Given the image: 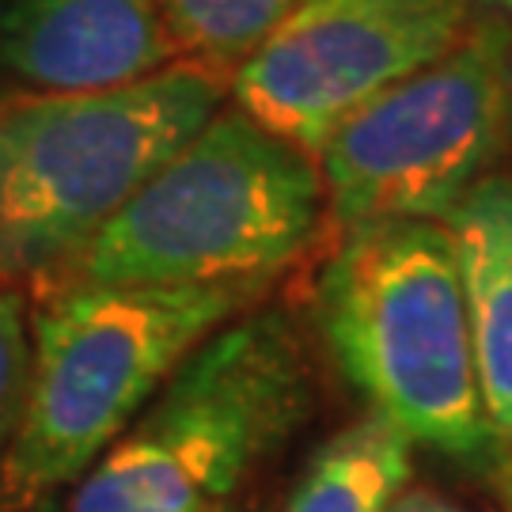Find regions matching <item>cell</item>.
<instances>
[{"label": "cell", "instance_id": "6da1fadb", "mask_svg": "<svg viewBox=\"0 0 512 512\" xmlns=\"http://www.w3.org/2000/svg\"><path fill=\"white\" fill-rule=\"evenodd\" d=\"M323 220L315 156L224 103L80 247L61 289L262 285L308 251Z\"/></svg>", "mask_w": 512, "mask_h": 512}, {"label": "cell", "instance_id": "7a4b0ae2", "mask_svg": "<svg viewBox=\"0 0 512 512\" xmlns=\"http://www.w3.org/2000/svg\"><path fill=\"white\" fill-rule=\"evenodd\" d=\"M258 293V281L57 289L35 323L27 395L0 456V512H35L88 475L186 357Z\"/></svg>", "mask_w": 512, "mask_h": 512}, {"label": "cell", "instance_id": "3957f363", "mask_svg": "<svg viewBox=\"0 0 512 512\" xmlns=\"http://www.w3.org/2000/svg\"><path fill=\"white\" fill-rule=\"evenodd\" d=\"M232 95L190 61L126 88L0 99V277H61Z\"/></svg>", "mask_w": 512, "mask_h": 512}, {"label": "cell", "instance_id": "277c9868", "mask_svg": "<svg viewBox=\"0 0 512 512\" xmlns=\"http://www.w3.org/2000/svg\"><path fill=\"white\" fill-rule=\"evenodd\" d=\"M334 361L410 444L478 456L494 444L452 239L440 220L361 228L319 277Z\"/></svg>", "mask_w": 512, "mask_h": 512}, {"label": "cell", "instance_id": "5b68a950", "mask_svg": "<svg viewBox=\"0 0 512 512\" xmlns=\"http://www.w3.org/2000/svg\"><path fill=\"white\" fill-rule=\"evenodd\" d=\"M304 406L308 376L289 319L243 315L186 357L145 418L80 478L69 512H224Z\"/></svg>", "mask_w": 512, "mask_h": 512}, {"label": "cell", "instance_id": "8992f818", "mask_svg": "<svg viewBox=\"0 0 512 512\" xmlns=\"http://www.w3.org/2000/svg\"><path fill=\"white\" fill-rule=\"evenodd\" d=\"M512 118V31L490 12L433 65L349 114L315 152L342 232L444 220L486 175Z\"/></svg>", "mask_w": 512, "mask_h": 512}, {"label": "cell", "instance_id": "52a82bcc", "mask_svg": "<svg viewBox=\"0 0 512 512\" xmlns=\"http://www.w3.org/2000/svg\"><path fill=\"white\" fill-rule=\"evenodd\" d=\"M482 0H300L232 80V103L315 156L349 114L433 65Z\"/></svg>", "mask_w": 512, "mask_h": 512}, {"label": "cell", "instance_id": "ba28073f", "mask_svg": "<svg viewBox=\"0 0 512 512\" xmlns=\"http://www.w3.org/2000/svg\"><path fill=\"white\" fill-rule=\"evenodd\" d=\"M0 65L31 92H103L175 65V50L156 0H0Z\"/></svg>", "mask_w": 512, "mask_h": 512}, {"label": "cell", "instance_id": "9c48e42d", "mask_svg": "<svg viewBox=\"0 0 512 512\" xmlns=\"http://www.w3.org/2000/svg\"><path fill=\"white\" fill-rule=\"evenodd\" d=\"M440 224L456 251L486 421L494 440L512 437V175H482Z\"/></svg>", "mask_w": 512, "mask_h": 512}, {"label": "cell", "instance_id": "30bf717a", "mask_svg": "<svg viewBox=\"0 0 512 512\" xmlns=\"http://www.w3.org/2000/svg\"><path fill=\"white\" fill-rule=\"evenodd\" d=\"M406 478L410 440L380 414H368L311 456L285 512H387Z\"/></svg>", "mask_w": 512, "mask_h": 512}, {"label": "cell", "instance_id": "8fae6325", "mask_svg": "<svg viewBox=\"0 0 512 512\" xmlns=\"http://www.w3.org/2000/svg\"><path fill=\"white\" fill-rule=\"evenodd\" d=\"M296 4L300 0H156L175 61H190L228 84Z\"/></svg>", "mask_w": 512, "mask_h": 512}, {"label": "cell", "instance_id": "7c38bea8", "mask_svg": "<svg viewBox=\"0 0 512 512\" xmlns=\"http://www.w3.org/2000/svg\"><path fill=\"white\" fill-rule=\"evenodd\" d=\"M27 376H31V334H27L23 300L0 285V456L16 433Z\"/></svg>", "mask_w": 512, "mask_h": 512}, {"label": "cell", "instance_id": "4fadbf2b", "mask_svg": "<svg viewBox=\"0 0 512 512\" xmlns=\"http://www.w3.org/2000/svg\"><path fill=\"white\" fill-rule=\"evenodd\" d=\"M387 512H463L459 505H452L448 497L433 494V490H403L391 501Z\"/></svg>", "mask_w": 512, "mask_h": 512}, {"label": "cell", "instance_id": "5bb4252c", "mask_svg": "<svg viewBox=\"0 0 512 512\" xmlns=\"http://www.w3.org/2000/svg\"><path fill=\"white\" fill-rule=\"evenodd\" d=\"M482 4L505 19V23H509V31H512V0H482Z\"/></svg>", "mask_w": 512, "mask_h": 512}, {"label": "cell", "instance_id": "9a60e30c", "mask_svg": "<svg viewBox=\"0 0 512 512\" xmlns=\"http://www.w3.org/2000/svg\"><path fill=\"white\" fill-rule=\"evenodd\" d=\"M509 494H512V471H509Z\"/></svg>", "mask_w": 512, "mask_h": 512}, {"label": "cell", "instance_id": "2e32d148", "mask_svg": "<svg viewBox=\"0 0 512 512\" xmlns=\"http://www.w3.org/2000/svg\"><path fill=\"white\" fill-rule=\"evenodd\" d=\"M35 512H46V509H35Z\"/></svg>", "mask_w": 512, "mask_h": 512}]
</instances>
